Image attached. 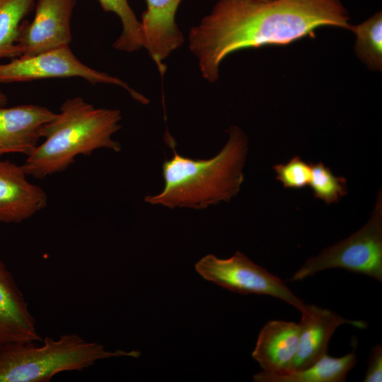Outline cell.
<instances>
[{
  "mask_svg": "<svg viewBox=\"0 0 382 382\" xmlns=\"http://www.w3.org/2000/svg\"><path fill=\"white\" fill-rule=\"evenodd\" d=\"M340 0H219L189 34V47L197 57L202 77L219 78V65L241 49L286 45L321 26L349 29Z\"/></svg>",
  "mask_w": 382,
  "mask_h": 382,
  "instance_id": "obj_1",
  "label": "cell"
},
{
  "mask_svg": "<svg viewBox=\"0 0 382 382\" xmlns=\"http://www.w3.org/2000/svg\"><path fill=\"white\" fill-rule=\"evenodd\" d=\"M162 165L164 187L145 201L170 209H205L221 202H230L239 192L244 180L243 167L248 141L236 126L228 131L223 149L209 159H192L177 153Z\"/></svg>",
  "mask_w": 382,
  "mask_h": 382,
  "instance_id": "obj_2",
  "label": "cell"
},
{
  "mask_svg": "<svg viewBox=\"0 0 382 382\" xmlns=\"http://www.w3.org/2000/svg\"><path fill=\"white\" fill-rule=\"evenodd\" d=\"M120 110L96 108L81 97L66 99L52 120L43 125L45 140L21 165L27 175L44 179L66 170L76 156L99 149L118 152L112 135L120 128Z\"/></svg>",
  "mask_w": 382,
  "mask_h": 382,
  "instance_id": "obj_3",
  "label": "cell"
},
{
  "mask_svg": "<svg viewBox=\"0 0 382 382\" xmlns=\"http://www.w3.org/2000/svg\"><path fill=\"white\" fill-rule=\"evenodd\" d=\"M42 345L12 342L0 346V382H49L64 371H81L97 361L119 357L137 358L139 351H108L97 342L67 333L46 336Z\"/></svg>",
  "mask_w": 382,
  "mask_h": 382,
  "instance_id": "obj_4",
  "label": "cell"
},
{
  "mask_svg": "<svg viewBox=\"0 0 382 382\" xmlns=\"http://www.w3.org/2000/svg\"><path fill=\"white\" fill-rule=\"evenodd\" d=\"M332 268L382 282V195L378 192L367 222L347 238L307 259L289 281H301Z\"/></svg>",
  "mask_w": 382,
  "mask_h": 382,
  "instance_id": "obj_5",
  "label": "cell"
},
{
  "mask_svg": "<svg viewBox=\"0 0 382 382\" xmlns=\"http://www.w3.org/2000/svg\"><path fill=\"white\" fill-rule=\"evenodd\" d=\"M195 270L204 279L240 294L267 295L277 298L301 312L303 301L278 277L237 251L227 259L209 254L195 264Z\"/></svg>",
  "mask_w": 382,
  "mask_h": 382,
  "instance_id": "obj_6",
  "label": "cell"
},
{
  "mask_svg": "<svg viewBox=\"0 0 382 382\" xmlns=\"http://www.w3.org/2000/svg\"><path fill=\"white\" fill-rule=\"evenodd\" d=\"M79 77L91 84L108 83L123 88L142 103L148 99L120 79L97 71L81 62L69 45L30 56H21L0 64V84L55 78Z\"/></svg>",
  "mask_w": 382,
  "mask_h": 382,
  "instance_id": "obj_7",
  "label": "cell"
},
{
  "mask_svg": "<svg viewBox=\"0 0 382 382\" xmlns=\"http://www.w3.org/2000/svg\"><path fill=\"white\" fill-rule=\"evenodd\" d=\"M76 3V0H36L33 20H23L19 28L16 43L21 56L69 45Z\"/></svg>",
  "mask_w": 382,
  "mask_h": 382,
  "instance_id": "obj_8",
  "label": "cell"
},
{
  "mask_svg": "<svg viewBox=\"0 0 382 382\" xmlns=\"http://www.w3.org/2000/svg\"><path fill=\"white\" fill-rule=\"evenodd\" d=\"M26 175L21 166L0 158L1 223H21L47 206L44 190Z\"/></svg>",
  "mask_w": 382,
  "mask_h": 382,
  "instance_id": "obj_9",
  "label": "cell"
},
{
  "mask_svg": "<svg viewBox=\"0 0 382 382\" xmlns=\"http://www.w3.org/2000/svg\"><path fill=\"white\" fill-rule=\"evenodd\" d=\"M55 115L38 105L0 108V158L6 154L30 155L38 146L42 127Z\"/></svg>",
  "mask_w": 382,
  "mask_h": 382,
  "instance_id": "obj_10",
  "label": "cell"
},
{
  "mask_svg": "<svg viewBox=\"0 0 382 382\" xmlns=\"http://www.w3.org/2000/svg\"><path fill=\"white\" fill-rule=\"evenodd\" d=\"M300 313L299 349L291 371L307 368L326 355L330 340L340 325L351 324L359 328L367 325L362 320H349L313 304H305Z\"/></svg>",
  "mask_w": 382,
  "mask_h": 382,
  "instance_id": "obj_11",
  "label": "cell"
},
{
  "mask_svg": "<svg viewBox=\"0 0 382 382\" xmlns=\"http://www.w3.org/2000/svg\"><path fill=\"white\" fill-rule=\"evenodd\" d=\"M182 0H146L147 8L141 21L146 48L161 75L166 70L163 61L181 46L183 36L175 23Z\"/></svg>",
  "mask_w": 382,
  "mask_h": 382,
  "instance_id": "obj_12",
  "label": "cell"
},
{
  "mask_svg": "<svg viewBox=\"0 0 382 382\" xmlns=\"http://www.w3.org/2000/svg\"><path fill=\"white\" fill-rule=\"evenodd\" d=\"M42 340L23 294L0 260V346Z\"/></svg>",
  "mask_w": 382,
  "mask_h": 382,
  "instance_id": "obj_13",
  "label": "cell"
},
{
  "mask_svg": "<svg viewBox=\"0 0 382 382\" xmlns=\"http://www.w3.org/2000/svg\"><path fill=\"white\" fill-rule=\"evenodd\" d=\"M299 323L274 320L260 330L252 357L262 371L282 374L292 370L299 349Z\"/></svg>",
  "mask_w": 382,
  "mask_h": 382,
  "instance_id": "obj_14",
  "label": "cell"
},
{
  "mask_svg": "<svg viewBox=\"0 0 382 382\" xmlns=\"http://www.w3.org/2000/svg\"><path fill=\"white\" fill-rule=\"evenodd\" d=\"M357 362L354 350L341 357L326 354L307 368L282 374L261 371L253 376V380L255 382H344Z\"/></svg>",
  "mask_w": 382,
  "mask_h": 382,
  "instance_id": "obj_15",
  "label": "cell"
},
{
  "mask_svg": "<svg viewBox=\"0 0 382 382\" xmlns=\"http://www.w3.org/2000/svg\"><path fill=\"white\" fill-rule=\"evenodd\" d=\"M36 0H0V59L21 56L16 41L20 25Z\"/></svg>",
  "mask_w": 382,
  "mask_h": 382,
  "instance_id": "obj_16",
  "label": "cell"
},
{
  "mask_svg": "<svg viewBox=\"0 0 382 382\" xmlns=\"http://www.w3.org/2000/svg\"><path fill=\"white\" fill-rule=\"evenodd\" d=\"M356 34L357 56L372 70L382 67V14L377 12L360 24L350 25Z\"/></svg>",
  "mask_w": 382,
  "mask_h": 382,
  "instance_id": "obj_17",
  "label": "cell"
},
{
  "mask_svg": "<svg viewBox=\"0 0 382 382\" xmlns=\"http://www.w3.org/2000/svg\"><path fill=\"white\" fill-rule=\"evenodd\" d=\"M105 12L117 15L122 23V32L113 46L116 50L133 52L144 47L141 22L127 0H98Z\"/></svg>",
  "mask_w": 382,
  "mask_h": 382,
  "instance_id": "obj_18",
  "label": "cell"
},
{
  "mask_svg": "<svg viewBox=\"0 0 382 382\" xmlns=\"http://www.w3.org/2000/svg\"><path fill=\"white\" fill-rule=\"evenodd\" d=\"M311 178L309 186L316 198L326 204L336 203L348 192L347 179L335 176L322 162L311 163Z\"/></svg>",
  "mask_w": 382,
  "mask_h": 382,
  "instance_id": "obj_19",
  "label": "cell"
},
{
  "mask_svg": "<svg viewBox=\"0 0 382 382\" xmlns=\"http://www.w3.org/2000/svg\"><path fill=\"white\" fill-rule=\"evenodd\" d=\"M276 178L284 187L301 189L309 185L311 178V163H307L300 156H294L286 163L273 166Z\"/></svg>",
  "mask_w": 382,
  "mask_h": 382,
  "instance_id": "obj_20",
  "label": "cell"
},
{
  "mask_svg": "<svg viewBox=\"0 0 382 382\" xmlns=\"http://www.w3.org/2000/svg\"><path fill=\"white\" fill-rule=\"evenodd\" d=\"M364 382L382 381V346L376 345L370 350L368 358V367L363 380Z\"/></svg>",
  "mask_w": 382,
  "mask_h": 382,
  "instance_id": "obj_21",
  "label": "cell"
},
{
  "mask_svg": "<svg viewBox=\"0 0 382 382\" xmlns=\"http://www.w3.org/2000/svg\"><path fill=\"white\" fill-rule=\"evenodd\" d=\"M8 102L7 96L0 90V108L5 107Z\"/></svg>",
  "mask_w": 382,
  "mask_h": 382,
  "instance_id": "obj_22",
  "label": "cell"
},
{
  "mask_svg": "<svg viewBox=\"0 0 382 382\" xmlns=\"http://www.w3.org/2000/svg\"><path fill=\"white\" fill-rule=\"evenodd\" d=\"M257 1H273V0H257Z\"/></svg>",
  "mask_w": 382,
  "mask_h": 382,
  "instance_id": "obj_23",
  "label": "cell"
}]
</instances>
